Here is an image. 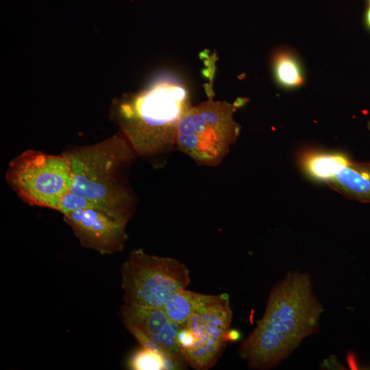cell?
Returning a JSON list of instances; mask_svg holds the SVG:
<instances>
[{
    "label": "cell",
    "instance_id": "obj_16",
    "mask_svg": "<svg viewBox=\"0 0 370 370\" xmlns=\"http://www.w3.org/2000/svg\"><path fill=\"white\" fill-rule=\"evenodd\" d=\"M241 338V333L237 330H229L227 334V340L228 341H236Z\"/></svg>",
    "mask_w": 370,
    "mask_h": 370
},
{
    "label": "cell",
    "instance_id": "obj_1",
    "mask_svg": "<svg viewBox=\"0 0 370 370\" xmlns=\"http://www.w3.org/2000/svg\"><path fill=\"white\" fill-rule=\"evenodd\" d=\"M323 311L310 275L288 272L272 286L264 313L241 344L239 356L252 369L276 367L304 339L319 332Z\"/></svg>",
    "mask_w": 370,
    "mask_h": 370
},
{
    "label": "cell",
    "instance_id": "obj_8",
    "mask_svg": "<svg viewBox=\"0 0 370 370\" xmlns=\"http://www.w3.org/2000/svg\"><path fill=\"white\" fill-rule=\"evenodd\" d=\"M62 215L83 247L102 255L112 254L123 249L127 240V222L97 206L77 209Z\"/></svg>",
    "mask_w": 370,
    "mask_h": 370
},
{
    "label": "cell",
    "instance_id": "obj_11",
    "mask_svg": "<svg viewBox=\"0 0 370 370\" xmlns=\"http://www.w3.org/2000/svg\"><path fill=\"white\" fill-rule=\"evenodd\" d=\"M273 77L284 89H295L305 82V75L299 58L288 47L277 49L271 57Z\"/></svg>",
    "mask_w": 370,
    "mask_h": 370
},
{
    "label": "cell",
    "instance_id": "obj_6",
    "mask_svg": "<svg viewBox=\"0 0 370 370\" xmlns=\"http://www.w3.org/2000/svg\"><path fill=\"white\" fill-rule=\"evenodd\" d=\"M233 312L227 293L205 295L177 335L180 353L190 367L207 370L222 354Z\"/></svg>",
    "mask_w": 370,
    "mask_h": 370
},
{
    "label": "cell",
    "instance_id": "obj_10",
    "mask_svg": "<svg viewBox=\"0 0 370 370\" xmlns=\"http://www.w3.org/2000/svg\"><path fill=\"white\" fill-rule=\"evenodd\" d=\"M326 184L346 198L370 203V162L351 160Z\"/></svg>",
    "mask_w": 370,
    "mask_h": 370
},
{
    "label": "cell",
    "instance_id": "obj_17",
    "mask_svg": "<svg viewBox=\"0 0 370 370\" xmlns=\"http://www.w3.org/2000/svg\"><path fill=\"white\" fill-rule=\"evenodd\" d=\"M347 361L351 369L356 368V358L353 353L349 352L347 355Z\"/></svg>",
    "mask_w": 370,
    "mask_h": 370
},
{
    "label": "cell",
    "instance_id": "obj_9",
    "mask_svg": "<svg viewBox=\"0 0 370 370\" xmlns=\"http://www.w3.org/2000/svg\"><path fill=\"white\" fill-rule=\"evenodd\" d=\"M120 317L141 347L184 360L176 341L181 325L172 321L162 308L124 303Z\"/></svg>",
    "mask_w": 370,
    "mask_h": 370
},
{
    "label": "cell",
    "instance_id": "obj_20",
    "mask_svg": "<svg viewBox=\"0 0 370 370\" xmlns=\"http://www.w3.org/2000/svg\"><path fill=\"white\" fill-rule=\"evenodd\" d=\"M369 3H370V0H369Z\"/></svg>",
    "mask_w": 370,
    "mask_h": 370
},
{
    "label": "cell",
    "instance_id": "obj_4",
    "mask_svg": "<svg viewBox=\"0 0 370 370\" xmlns=\"http://www.w3.org/2000/svg\"><path fill=\"white\" fill-rule=\"evenodd\" d=\"M249 100L214 101L191 106L179 121L175 148L200 165L215 166L227 155L241 131L234 114Z\"/></svg>",
    "mask_w": 370,
    "mask_h": 370
},
{
    "label": "cell",
    "instance_id": "obj_3",
    "mask_svg": "<svg viewBox=\"0 0 370 370\" xmlns=\"http://www.w3.org/2000/svg\"><path fill=\"white\" fill-rule=\"evenodd\" d=\"M62 154L71 169L70 191L128 223L136 197L128 183L127 171L137 155L122 132Z\"/></svg>",
    "mask_w": 370,
    "mask_h": 370
},
{
    "label": "cell",
    "instance_id": "obj_5",
    "mask_svg": "<svg viewBox=\"0 0 370 370\" xmlns=\"http://www.w3.org/2000/svg\"><path fill=\"white\" fill-rule=\"evenodd\" d=\"M5 179L28 205L58 210L62 197L70 190L72 173L62 153L28 149L10 162Z\"/></svg>",
    "mask_w": 370,
    "mask_h": 370
},
{
    "label": "cell",
    "instance_id": "obj_2",
    "mask_svg": "<svg viewBox=\"0 0 370 370\" xmlns=\"http://www.w3.org/2000/svg\"><path fill=\"white\" fill-rule=\"evenodd\" d=\"M191 106L183 85L161 79L114 100L110 116L137 156L149 157L175 147L179 121Z\"/></svg>",
    "mask_w": 370,
    "mask_h": 370
},
{
    "label": "cell",
    "instance_id": "obj_7",
    "mask_svg": "<svg viewBox=\"0 0 370 370\" xmlns=\"http://www.w3.org/2000/svg\"><path fill=\"white\" fill-rule=\"evenodd\" d=\"M124 303L162 308L175 292L190 282L188 268L177 260L132 251L121 268Z\"/></svg>",
    "mask_w": 370,
    "mask_h": 370
},
{
    "label": "cell",
    "instance_id": "obj_15",
    "mask_svg": "<svg viewBox=\"0 0 370 370\" xmlns=\"http://www.w3.org/2000/svg\"><path fill=\"white\" fill-rule=\"evenodd\" d=\"M96 206L88 199L69 190L62 197L58 211L62 214L77 209Z\"/></svg>",
    "mask_w": 370,
    "mask_h": 370
},
{
    "label": "cell",
    "instance_id": "obj_14",
    "mask_svg": "<svg viewBox=\"0 0 370 370\" xmlns=\"http://www.w3.org/2000/svg\"><path fill=\"white\" fill-rule=\"evenodd\" d=\"M185 361L171 357L156 349L141 347L130 361V367L134 370L181 369Z\"/></svg>",
    "mask_w": 370,
    "mask_h": 370
},
{
    "label": "cell",
    "instance_id": "obj_13",
    "mask_svg": "<svg viewBox=\"0 0 370 370\" xmlns=\"http://www.w3.org/2000/svg\"><path fill=\"white\" fill-rule=\"evenodd\" d=\"M204 297V294L182 288L171 295L162 308L172 321L182 326L201 304Z\"/></svg>",
    "mask_w": 370,
    "mask_h": 370
},
{
    "label": "cell",
    "instance_id": "obj_18",
    "mask_svg": "<svg viewBox=\"0 0 370 370\" xmlns=\"http://www.w3.org/2000/svg\"><path fill=\"white\" fill-rule=\"evenodd\" d=\"M366 20H367V23L368 26L370 27V7L367 10V12Z\"/></svg>",
    "mask_w": 370,
    "mask_h": 370
},
{
    "label": "cell",
    "instance_id": "obj_19",
    "mask_svg": "<svg viewBox=\"0 0 370 370\" xmlns=\"http://www.w3.org/2000/svg\"><path fill=\"white\" fill-rule=\"evenodd\" d=\"M367 128H368L369 130L370 131V119H369V121L367 122Z\"/></svg>",
    "mask_w": 370,
    "mask_h": 370
},
{
    "label": "cell",
    "instance_id": "obj_12",
    "mask_svg": "<svg viewBox=\"0 0 370 370\" xmlns=\"http://www.w3.org/2000/svg\"><path fill=\"white\" fill-rule=\"evenodd\" d=\"M351 160L341 152L307 151L301 156V166L312 179L325 183Z\"/></svg>",
    "mask_w": 370,
    "mask_h": 370
}]
</instances>
